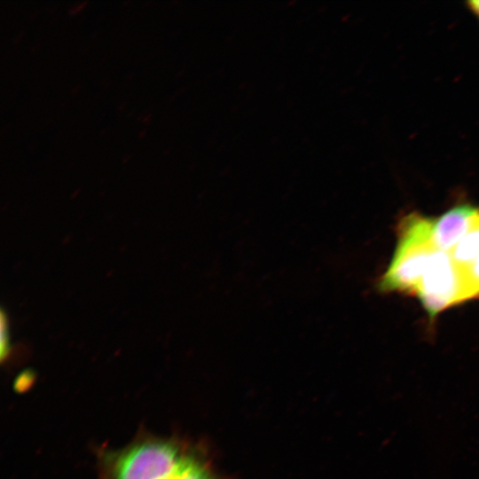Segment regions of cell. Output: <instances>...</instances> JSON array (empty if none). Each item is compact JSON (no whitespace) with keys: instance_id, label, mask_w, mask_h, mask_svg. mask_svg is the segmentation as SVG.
Returning a JSON list of instances; mask_svg holds the SVG:
<instances>
[{"instance_id":"1","label":"cell","mask_w":479,"mask_h":479,"mask_svg":"<svg viewBox=\"0 0 479 479\" xmlns=\"http://www.w3.org/2000/svg\"><path fill=\"white\" fill-rule=\"evenodd\" d=\"M192 454L178 440L141 435L99 453V479H174Z\"/></svg>"},{"instance_id":"2","label":"cell","mask_w":479,"mask_h":479,"mask_svg":"<svg viewBox=\"0 0 479 479\" xmlns=\"http://www.w3.org/2000/svg\"><path fill=\"white\" fill-rule=\"evenodd\" d=\"M174 479H215V476L205 462L192 453Z\"/></svg>"},{"instance_id":"4","label":"cell","mask_w":479,"mask_h":479,"mask_svg":"<svg viewBox=\"0 0 479 479\" xmlns=\"http://www.w3.org/2000/svg\"><path fill=\"white\" fill-rule=\"evenodd\" d=\"M467 9L477 18L479 20V0H471L466 3Z\"/></svg>"},{"instance_id":"3","label":"cell","mask_w":479,"mask_h":479,"mask_svg":"<svg viewBox=\"0 0 479 479\" xmlns=\"http://www.w3.org/2000/svg\"><path fill=\"white\" fill-rule=\"evenodd\" d=\"M1 359L2 361L7 357L10 351L8 320L4 310L1 311Z\"/></svg>"}]
</instances>
